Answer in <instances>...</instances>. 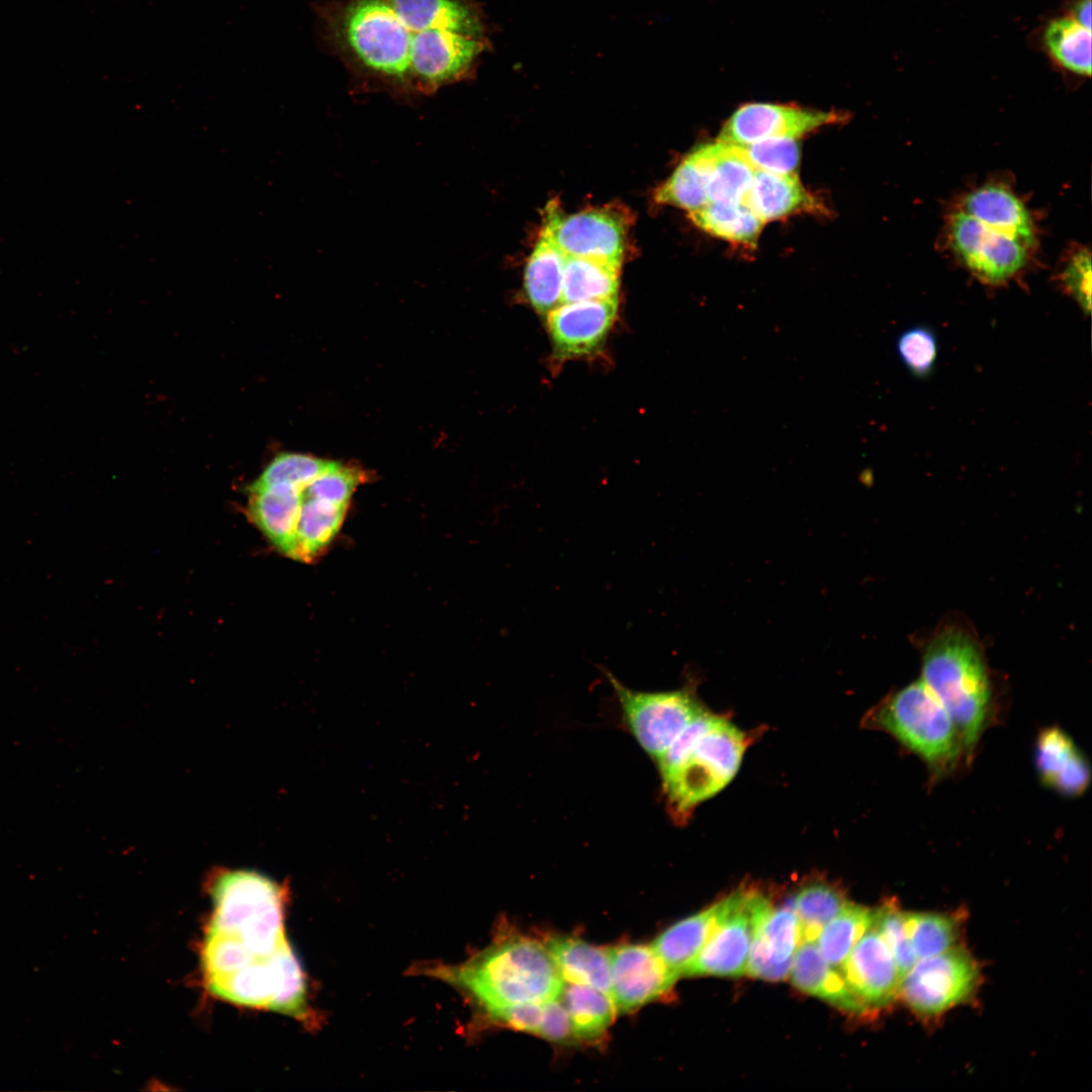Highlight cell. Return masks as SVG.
<instances>
[{
    "mask_svg": "<svg viewBox=\"0 0 1092 1092\" xmlns=\"http://www.w3.org/2000/svg\"><path fill=\"white\" fill-rule=\"evenodd\" d=\"M348 506L309 496L302 503L294 532L290 558L308 562L316 558L339 532Z\"/></svg>",
    "mask_w": 1092,
    "mask_h": 1092,
    "instance_id": "cell-24",
    "label": "cell"
},
{
    "mask_svg": "<svg viewBox=\"0 0 1092 1092\" xmlns=\"http://www.w3.org/2000/svg\"><path fill=\"white\" fill-rule=\"evenodd\" d=\"M841 974L866 1011L881 1009L899 995L902 977L892 952L873 924L841 966Z\"/></svg>",
    "mask_w": 1092,
    "mask_h": 1092,
    "instance_id": "cell-15",
    "label": "cell"
},
{
    "mask_svg": "<svg viewBox=\"0 0 1092 1092\" xmlns=\"http://www.w3.org/2000/svg\"><path fill=\"white\" fill-rule=\"evenodd\" d=\"M733 147L755 170L789 174L796 173L799 167L800 149L796 139L775 138Z\"/></svg>",
    "mask_w": 1092,
    "mask_h": 1092,
    "instance_id": "cell-35",
    "label": "cell"
},
{
    "mask_svg": "<svg viewBox=\"0 0 1092 1092\" xmlns=\"http://www.w3.org/2000/svg\"><path fill=\"white\" fill-rule=\"evenodd\" d=\"M790 973L793 985L799 990L817 996L844 1011L854 1014L867 1012L849 989L841 972L824 959L815 940L801 942Z\"/></svg>",
    "mask_w": 1092,
    "mask_h": 1092,
    "instance_id": "cell-19",
    "label": "cell"
},
{
    "mask_svg": "<svg viewBox=\"0 0 1092 1092\" xmlns=\"http://www.w3.org/2000/svg\"><path fill=\"white\" fill-rule=\"evenodd\" d=\"M721 912V901L665 929L651 946L677 977L699 953L713 932Z\"/></svg>",
    "mask_w": 1092,
    "mask_h": 1092,
    "instance_id": "cell-23",
    "label": "cell"
},
{
    "mask_svg": "<svg viewBox=\"0 0 1092 1092\" xmlns=\"http://www.w3.org/2000/svg\"><path fill=\"white\" fill-rule=\"evenodd\" d=\"M604 672L616 695L625 728L655 762L705 710L690 686L642 692L626 687L609 670Z\"/></svg>",
    "mask_w": 1092,
    "mask_h": 1092,
    "instance_id": "cell-8",
    "label": "cell"
},
{
    "mask_svg": "<svg viewBox=\"0 0 1092 1092\" xmlns=\"http://www.w3.org/2000/svg\"><path fill=\"white\" fill-rule=\"evenodd\" d=\"M863 722L866 727L890 734L917 755L935 780L951 775L966 762L957 727L921 679L886 697L867 713Z\"/></svg>",
    "mask_w": 1092,
    "mask_h": 1092,
    "instance_id": "cell-7",
    "label": "cell"
},
{
    "mask_svg": "<svg viewBox=\"0 0 1092 1092\" xmlns=\"http://www.w3.org/2000/svg\"><path fill=\"white\" fill-rule=\"evenodd\" d=\"M655 199L659 203L671 204L690 212L710 202L704 175L690 155L657 189Z\"/></svg>",
    "mask_w": 1092,
    "mask_h": 1092,
    "instance_id": "cell-34",
    "label": "cell"
},
{
    "mask_svg": "<svg viewBox=\"0 0 1092 1092\" xmlns=\"http://www.w3.org/2000/svg\"><path fill=\"white\" fill-rule=\"evenodd\" d=\"M742 203L763 222L800 211L821 210L820 203L802 186L796 173L755 170Z\"/></svg>",
    "mask_w": 1092,
    "mask_h": 1092,
    "instance_id": "cell-20",
    "label": "cell"
},
{
    "mask_svg": "<svg viewBox=\"0 0 1092 1092\" xmlns=\"http://www.w3.org/2000/svg\"><path fill=\"white\" fill-rule=\"evenodd\" d=\"M900 360L914 376H928L936 363L938 342L935 333L926 326H915L904 331L897 340Z\"/></svg>",
    "mask_w": 1092,
    "mask_h": 1092,
    "instance_id": "cell-36",
    "label": "cell"
},
{
    "mask_svg": "<svg viewBox=\"0 0 1092 1092\" xmlns=\"http://www.w3.org/2000/svg\"><path fill=\"white\" fill-rule=\"evenodd\" d=\"M904 922L918 961L952 947L958 937V922L949 915L904 913Z\"/></svg>",
    "mask_w": 1092,
    "mask_h": 1092,
    "instance_id": "cell-32",
    "label": "cell"
},
{
    "mask_svg": "<svg viewBox=\"0 0 1092 1092\" xmlns=\"http://www.w3.org/2000/svg\"><path fill=\"white\" fill-rule=\"evenodd\" d=\"M544 1011L543 1003H523L500 1008L488 1017L516 1030L538 1035Z\"/></svg>",
    "mask_w": 1092,
    "mask_h": 1092,
    "instance_id": "cell-40",
    "label": "cell"
},
{
    "mask_svg": "<svg viewBox=\"0 0 1092 1092\" xmlns=\"http://www.w3.org/2000/svg\"><path fill=\"white\" fill-rule=\"evenodd\" d=\"M544 945L563 982L589 986L611 997L608 948L565 935L550 936L546 938Z\"/></svg>",
    "mask_w": 1092,
    "mask_h": 1092,
    "instance_id": "cell-22",
    "label": "cell"
},
{
    "mask_svg": "<svg viewBox=\"0 0 1092 1092\" xmlns=\"http://www.w3.org/2000/svg\"><path fill=\"white\" fill-rule=\"evenodd\" d=\"M211 896L202 949L209 991L305 1019V977L285 935L281 887L253 871H225L213 880Z\"/></svg>",
    "mask_w": 1092,
    "mask_h": 1092,
    "instance_id": "cell-1",
    "label": "cell"
},
{
    "mask_svg": "<svg viewBox=\"0 0 1092 1092\" xmlns=\"http://www.w3.org/2000/svg\"><path fill=\"white\" fill-rule=\"evenodd\" d=\"M793 897L803 940H816L821 929L848 903L840 889L822 881L805 884Z\"/></svg>",
    "mask_w": 1092,
    "mask_h": 1092,
    "instance_id": "cell-31",
    "label": "cell"
},
{
    "mask_svg": "<svg viewBox=\"0 0 1092 1092\" xmlns=\"http://www.w3.org/2000/svg\"><path fill=\"white\" fill-rule=\"evenodd\" d=\"M337 32L366 70L426 93L461 80L485 47L461 0H349Z\"/></svg>",
    "mask_w": 1092,
    "mask_h": 1092,
    "instance_id": "cell-2",
    "label": "cell"
},
{
    "mask_svg": "<svg viewBox=\"0 0 1092 1092\" xmlns=\"http://www.w3.org/2000/svg\"><path fill=\"white\" fill-rule=\"evenodd\" d=\"M334 463L307 454L280 453L249 486V490L276 484H289L303 489Z\"/></svg>",
    "mask_w": 1092,
    "mask_h": 1092,
    "instance_id": "cell-33",
    "label": "cell"
},
{
    "mask_svg": "<svg viewBox=\"0 0 1092 1092\" xmlns=\"http://www.w3.org/2000/svg\"><path fill=\"white\" fill-rule=\"evenodd\" d=\"M617 297L561 303L547 313L554 351L563 358L585 356L606 339L617 313Z\"/></svg>",
    "mask_w": 1092,
    "mask_h": 1092,
    "instance_id": "cell-16",
    "label": "cell"
},
{
    "mask_svg": "<svg viewBox=\"0 0 1092 1092\" xmlns=\"http://www.w3.org/2000/svg\"><path fill=\"white\" fill-rule=\"evenodd\" d=\"M873 911V924L889 946L903 978L918 961L906 931L904 912L891 902Z\"/></svg>",
    "mask_w": 1092,
    "mask_h": 1092,
    "instance_id": "cell-37",
    "label": "cell"
},
{
    "mask_svg": "<svg viewBox=\"0 0 1092 1092\" xmlns=\"http://www.w3.org/2000/svg\"><path fill=\"white\" fill-rule=\"evenodd\" d=\"M1041 42L1052 63L1063 72L1091 75V29L1068 15L1056 17L1044 25Z\"/></svg>",
    "mask_w": 1092,
    "mask_h": 1092,
    "instance_id": "cell-28",
    "label": "cell"
},
{
    "mask_svg": "<svg viewBox=\"0 0 1092 1092\" xmlns=\"http://www.w3.org/2000/svg\"><path fill=\"white\" fill-rule=\"evenodd\" d=\"M950 248L978 280L1002 285L1028 264L1037 244L1033 218L1008 187L985 184L967 193L947 218Z\"/></svg>",
    "mask_w": 1092,
    "mask_h": 1092,
    "instance_id": "cell-3",
    "label": "cell"
},
{
    "mask_svg": "<svg viewBox=\"0 0 1092 1092\" xmlns=\"http://www.w3.org/2000/svg\"><path fill=\"white\" fill-rule=\"evenodd\" d=\"M1034 762L1041 783L1063 796H1080L1090 785L1088 759L1073 738L1060 727H1046L1038 733Z\"/></svg>",
    "mask_w": 1092,
    "mask_h": 1092,
    "instance_id": "cell-17",
    "label": "cell"
},
{
    "mask_svg": "<svg viewBox=\"0 0 1092 1092\" xmlns=\"http://www.w3.org/2000/svg\"><path fill=\"white\" fill-rule=\"evenodd\" d=\"M302 490L289 484L249 490L250 518L269 541L288 557L302 503Z\"/></svg>",
    "mask_w": 1092,
    "mask_h": 1092,
    "instance_id": "cell-21",
    "label": "cell"
},
{
    "mask_svg": "<svg viewBox=\"0 0 1092 1092\" xmlns=\"http://www.w3.org/2000/svg\"><path fill=\"white\" fill-rule=\"evenodd\" d=\"M874 911L848 902L820 931L818 947L833 968H841L852 947L873 925Z\"/></svg>",
    "mask_w": 1092,
    "mask_h": 1092,
    "instance_id": "cell-30",
    "label": "cell"
},
{
    "mask_svg": "<svg viewBox=\"0 0 1092 1092\" xmlns=\"http://www.w3.org/2000/svg\"><path fill=\"white\" fill-rule=\"evenodd\" d=\"M1069 17L1091 29V0H1071L1068 5Z\"/></svg>",
    "mask_w": 1092,
    "mask_h": 1092,
    "instance_id": "cell-42",
    "label": "cell"
},
{
    "mask_svg": "<svg viewBox=\"0 0 1092 1092\" xmlns=\"http://www.w3.org/2000/svg\"><path fill=\"white\" fill-rule=\"evenodd\" d=\"M608 951L611 998L617 1012L632 1011L660 998L678 978L651 945L628 943Z\"/></svg>",
    "mask_w": 1092,
    "mask_h": 1092,
    "instance_id": "cell-12",
    "label": "cell"
},
{
    "mask_svg": "<svg viewBox=\"0 0 1092 1092\" xmlns=\"http://www.w3.org/2000/svg\"><path fill=\"white\" fill-rule=\"evenodd\" d=\"M1059 281L1063 289L1088 315L1091 308L1090 252L1085 248L1075 250L1059 273Z\"/></svg>",
    "mask_w": 1092,
    "mask_h": 1092,
    "instance_id": "cell-39",
    "label": "cell"
},
{
    "mask_svg": "<svg viewBox=\"0 0 1092 1092\" xmlns=\"http://www.w3.org/2000/svg\"><path fill=\"white\" fill-rule=\"evenodd\" d=\"M921 681L952 720L969 763L996 715L991 674L970 631L947 626L934 634L922 654Z\"/></svg>",
    "mask_w": 1092,
    "mask_h": 1092,
    "instance_id": "cell-6",
    "label": "cell"
},
{
    "mask_svg": "<svg viewBox=\"0 0 1092 1092\" xmlns=\"http://www.w3.org/2000/svg\"><path fill=\"white\" fill-rule=\"evenodd\" d=\"M365 478L366 475L362 470L335 462L303 490L309 496L348 506L356 487Z\"/></svg>",
    "mask_w": 1092,
    "mask_h": 1092,
    "instance_id": "cell-38",
    "label": "cell"
},
{
    "mask_svg": "<svg viewBox=\"0 0 1092 1092\" xmlns=\"http://www.w3.org/2000/svg\"><path fill=\"white\" fill-rule=\"evenodd\" d=\"M429 974L470 995L487 1015L500 1008L560 996L563 980L544 943L508 933L466 962Z\"/></svg>",
    "mask_w": 1092,
    "mask_h": 1092,
    "instance_id": "cell-4",
    "label": "cell"
},
{
    "mask_svg": "<svg viewBox=\"0 0 1092 1092\" xmlns=\"http://www.w3.org/2000/svg\"><path fill=\"white\" fill-rule=\"evenodd\" d=\"M621 264L564 256L561 303L617 297Z\"/></svg>",
    "mask_w": 1092,
    "mask_h": 1092,
    "instance_id": "cell-26",
    "label": "cell"
},
{
    "mask_svg": "<svg viewBox=\"0 0 1092 1092\" xmlns=\"http://www.w3.org/2000/svg\"><path fill=\"white\" fill-rule=\"evenodd\" d=\"M841 114L795 105L748 103L723 125L718 141L745 146L775 138L798 139L824 125L840 121Z\"/></svg>",
    "mask_w": 1092,
    "mask_h": 1092,
    "instance_id": "cell-13",
    "label": "cell"
},
{
    "mask_svg": "<svg viewBox=\"0 0 1092 1092\" xmlns=\"http://www.w3.org/2000/svg\"><path fill=\"white\" fill-rule=\"evenodd\" d=\"M979 980V970L962 947H950L917 961L902 978L899 995L921 1016H935L966 1000Z\"/></svg>",
    "mask_w": 1092,
    "mask_h": 1092,
    "instance_id": "cell-9",
    "label": "cell"
},
{
    "mask_svg": "<svg viewBox=\"0 0 1092 1092\" xmlns=\"http://www.w3.org/2000/svg\"><path fill=\"white\" fill-rule=\"evenodd\" d=\"M564 254L543 231L527 262L525 290L532 306L542 314L561 303Z\"/></svg>",
    "mask_w": 1092,
    "mask_h": 1092,
    "instance_id": "cell-25",
    "label": "cell"
},
{
    "mask_svg": "<svg viewBox=\"0 0 1092 1092\" xmlns=\"http://www.w3.org/2000/svg\"><path fill=\"white\" fill-rule=\"evenodd\" d=\"M544 230L564 255L588 257L621 264L626 226L612 210L593 209L561 216L548 210Z\"/></svg>",
    "mask_w": 1092,
    "mask_h": 1092,
    "instance_id": "cell-14",
    "label": "cell"
},
{
    "mask_svg": "<svg viewBox=\"0 0 1092 1092\" xmlns=\"http://www.w3.org/2000/svg\"><path fill=\"white\" fill-rule=\"evenodd\" d=\"M559 997L568 1012L576 1040L594 1042L601 1039L617 1013L612 998L589 986L564 982Z\"/></svg>",
    "mask_w": 1092,
    "mask_h": 1092,
    "instance_id": "cell-27",
    "label": "cell"
},
{
    "mask_svg": "<svg viewBox=\"0 0 1092 1092\" xmlns=\"http://www.w3.org/2000/svg\"><path fill=\"white\" fill-rule=\"evenodd\" d=\"M702 171L710 202H742L755 169L732 145L717 141L690 154Z\"/></svg>",
    "mask_w": 1092,
    "mask_h": 1092,
    "instance_id": "cell-18",
    "label": "cell"
},
{
    "mask_svg": "<svg viewBox=\"0 0 1092 1092\" xmlns=\"http://www.w3.org/2000/svg\"><path fill=\"white\" fill-rule=\"evenodd\" d=\"M539 1036L553 1042L575 1039L568 1012L560 997L544 1002Z\"/></svg>",
    "mask_w": 1092,
    "mask_h": 1092,
    "instance_id": "cell-41",
    "label": "cell"
},
{
    "mask_svg": "<svg viewBox=\"0 0 1092 1092\" xmlns=\"http://www.w3.org/2000/svg\"><path fill=\"white\" fill-rule=\"evenodd\" d=\"M803 941L794 897L775 908L759 894L755 905L754 932L746 973L754 978L779 981L790 974L794 956Z\"/></svg>",
    "mask_w": 1092,
    "mask_h": 1092,
    "instance_id": "cell-11",
    "label": "cell"
},
{
    "mask_svg": "<svg viewBox=\"0 0 1092 1092\" xmlns=\"http://www.w3.org/2000/svg\"><path fill=\"white\" fill-rule=\"evenodd\" d=\"M748 737L729 720L704 710L656 761L666 808L686 822L703 801L736 775Z\"/></svg>",
    "mask_w": 1092,
    "mask_h": 1092,
    "instance_id": "cell-5",
    "label": "cell"
},
{
    "mask_svg": "<svg viewBox=\"0 0 1092 1092\" xmlns=\"http://www.w3.org/2000/svg\"><path fill=\"white\" fill-rule=\"evenodd\" d=\"M760 892L738 889L721 900L718 922L682 976L739 977L746 973Z\"/></svg>",
    "mask_w": 1092,
    "mask_h": 1092,
    "instance_id": "cell-10",
    "label": "cell"
},
{
    "mask_svg": "<svg viewBox=\"0 0 1092 1092\" xmlns=\"http://www.w3.org/2000/svg\"><path fill=\"white\" fill-rule=\"evenodd\" d=\"M690 218L704 232L731 243L754 246L764 224L742 202H709L690 212Z\"/></svg>",
    "mask_w": 1092,
    "mask_h": 1092,
    "instance_id": "cell-29",
    "label": "cell"
}]
</instances>
